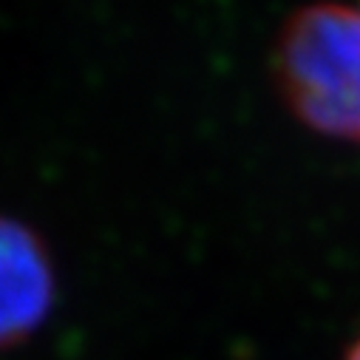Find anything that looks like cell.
Here are the masks:
<instances>
[{
  "instance_id": "6da1fadb",
  "label": "cell",
  "mask_w": 360,
  "mask_h": 360,
  "mask_svg": "<svg viewBox=\"0 0 360 360\" xmlns=\"http://www.w3.org/2000/svg\"><path fill=\"white\" fill-rule=\"evenodd\" d=\"M276 82L290 111L312 131L360 142V9L312 4L281 29Z\"/></svg>"
},
{
  "instance_id": "7a4b0ae2",
  "label": "cell",
  "mask_w": 360,
  "mask_h": 360,
  "mask_svg": "<svg viewBox=\"0 0 360 360\" xmlns=\"http://www.w3.org/2000/svg\"><path fill=\"white\" fill-rule=\"evenodd\" d=\"M54 269L43 238L0 216V352L29 340L54 307Z\"/></svg>"
},
{
  "instance_id": "3957f363",
  "label": "cell",
  "mask_w": 360,
  "mask_h": 360,
  "mask_svg": "<svg viewBox=\"0 0 360 360\" xmlns=\"http://www.w3.org/2000/svg\"><path fill=\"white\" fill-rule=\"evenodd\" d=\"M343 360H360V338L346 349V354H343Z\"/></svg>"
}]
</instances>
